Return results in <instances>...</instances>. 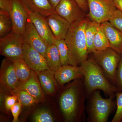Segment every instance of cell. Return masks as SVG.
Segmentation results:
<instances>
[{
    "mask_svg": "<svg viewBox=\"0 0 122 122\" xmlns=\"http://www.w3.org/2000/svg\"><path fill=\"white\" fill-rule=\"evenodd\" d=\"M85 93L81 83L75 82L63 92L59 98V106L66 122L78 120L84 117Z\"/></svg>",
    "mask_w": 122,
    "mask_h": 122,
    "instance_id": "6da1fadb",
    "label": "cell"
},
{
    "mask_svg": "<svg viewBox=\"0 0 122 122\" xmlns=\"http://www.w3.org/2000/svg\"><path fill=\"white\" fill-rule=\"evenodd\" d=\"M89 20L84 18L71 25L65 39L69 51L68 65L80 66L87 59L89 54L85 29Z\"/></svg>",
    "mask_w": 122,
    "mask_h": 122,
    "instance_id": "7a4b0ae2",
    "label": "cell"
},
{
    "mask_svg": "<svg viewBox=\"0 0 122 122\" xmlns=\"http://www.w3.org/2000/svg\"><path fill=\"white\" fill-rule=\"evenodd\" d=\"M81 66L87 94L100 90L110 97L113 98L114 93L117 91V88L110 82L102 68L93 58L87 59Z\"/></svg>",
    "mask_w": 122,
    "mask_h": 122,
    "instance_id": "3957f363",
    "label": "cell"
},
{
    "mask_svg": "<svg viewBox=\"0 0 122 122\" xmlns=\"http://www.w3.org/2000/svg\"><path fill=\"white\" fill-rule=\"evenodd\" d=\"M114 105L112 98H103L99 91H95L90 101L89 120L93 122H107Z\"/></svg>",
    "mask_w": 122,
    "mask_h": 122,
    "instance_id": "277c9868",
    "label": "cell"
},
{
    "mask_svg": "<svg viewBox=\"0 0 122 122\" xmlns=\"http://www.w3.org/2000/svg\"><path fill=\"white\" fill-rule=\"evenodd\" d=\"M121 55L110 47L93 53L94 60L102 68L107 77L115 83L117 68Z\"/></svg>",
    "mask_w": 122,
    "mask_h": 122,
    "instance_id": "5b68a950",
    "label": "cell"
},
{
    "mask_svg": "<svg viewBox=\"0 0 122 122\" xmlns=\"http://www.w3.org/2000/svg\"><path fill=\"white\" fill-rule=\"evenodd\" d=\"M24 44L22 36L12 31L0 38V54L13 61L22 58Z\"/></svg>",
    "mask_w": 122,
    "mask_h": 122,
    "instance_id": "8992f818",
    "label": "cell"
},
{
    "mask_svg": "<svg viewBox=\"0 0 122 122\" xmlns=\"http://www.w3.org/2000/svg\"><path fill=\"white\" fill-rule=\"evenodd\" d=\"M91 20L101 24L109 21L117 9L113 0H86Z\"/></svg>",
    "mask_w": 122,
    "mask_h": 122,
    "instance_id": "52a82bcc",
    "label": "cell"
},
{
    "mask_svg": "<svg viewBox=\"0 0 122 122\" xmlns=\"http://www.w3.org/2000/svg\"><path fill=\"white\" fill-rule=\"evenodd\" d=\"M0 81L1 86L5 90L17 95L20 86L16 75L13 61L6 58L2 61Z\"/></svg>",
    "mask_w": 122,
    "mask_h": 122,
    "instance_id": "ba28073f",
    "label": "cell"
},
{
    "mask_svg": "<svg viewBox=\"0 0 122 122\" xmlns=\"http://www.w3.org/2000/svg\"><path fill=\"white\" fill-rule=\"evenodd\" d=\"M12 23V31L23 36L29 20L28 12L19 0H10L8 10Z\"/></svg>",
    "mask_w": 122,
    "mask_h": 122,
    "instance_id": "9c48e42d",
    "label": "cell"
},
{
    "mask_svg": "<svg viewBox=\"0 0 122 122\" xmlns=\"http://www.w3.org/2000/svg\"><path fill=\"white\" fill-rule=\"evenodd\" d=\"M55 11L71 25L85 18V12L76 0H61Z\"/></svg>",
    "mask_w": 122,
    "mask_h": 122,
    "instance_id": "30bf717a",
    "label": "cell"
},
{
    "mask_svg": "<svg viewBox=\"0 0 122 122\" xmlns=\"http://www.w3.org/2000/svg\"><path fill=\"white\" fill-rule=\"evenodd\" d=\"M22 58L30 69L37 74L43 71L50 69L45 57L25 42Z\"/></svg>",
    "mask_w": 122,
    "mask_h": 122,
    "instance_id": "8fae6325",
    "label": "cell"
},
{
    "mask_svg": "<svg viewBox=\"0 0 122 122\" xmlns=\"http://www.w3.org/2000/svg\"><path fill=\"white\" fill-rule=\"evenodd\" d=\"M29 19L38 33L48 45L54 44L56 39L48 25L46 18L36 12L28 13Z\"/></svg>",
    "mask_w": 122,
    "mask_h": 122,
    "instance_id": "7c38bea8",
    "label": "cell"
},
{
    "mask_svg": "<svg viewBox=\"0 0 122 122\" xmlns=\"http://www.w3.org/2000/svg\"><path fill=\"white\" fill-rule=\"evenodd\" d=\"M22 37L25 43L45 56L48 44L39 35L33 24L29 19Z\"/></svg>",
    "mask_w": 122,
    "mask_h": 122,
    "instance_id": "4fadbf2b",
    "label": "cell"
},
{
    "mask_svg": "<svg viewBox=\"0 0 122 122\" xmlns=\"http://www.w3.org/2000/svg\"><path fill=\"white\" fill-rule=\"evenodd\" d=\"M46 18L56 39H65L71 24L56 13Z\"/></svg>",
    "mask_w": 122,
    "mask_h": 122,
    "instance_id": "5bb4252c",
    "label": "cell"
},
{
    "mask_svg": "<svg viewBox=\"0 0 122 122\" xmlns=\"http://www.w3.org/2000/svg\"><path fill=\"white\" fill-rule=\"evenodd\" d=\"M55 77L58 83L62 86L72 80L83 77L81 66L66 65L61 66L55 72Z\"/></svg>",
    "mask_w": 122,
    "mask_h": 122,
    "instance_id": "9a60e30c",
    "label": "cell"
},
{
    "mask_svg": "<svg viewBox=\"0 0 122 122\" xmlns=\"http://www.w3.org/2000/svg\"><path fill=\"white\" fill-rule=\"evenodd\" d=\"M20 90L28 92L38 102H43L45 99L37 74L32 70L29 78L21 86Z\"/></svg>",
    "mask_w": 122,
    "mask_h": 122,
    "instance_id": "2e32d148",
    "label": "cell"
},
{
    "mask_svg": "<svg viewBox=\"0 0 122 122\" xmlns=\"http://www.w3.org/2000/svg\"><path fill=\"white\" fill-rule=\"evenodd\" d=\"M28 12H36L46 17L55 13L48 0H19Z\"/></svg>",
    "mask_w": 122,
    "mask_h": 122,
    "instance_id": "e0dca14e",
    "label": "cell"
},
{
    "mask_svg": "<svg viewBox=\"0 0 122 122\" xmlns=\"http://www.w3.org/2000/svg\"><path fill=\"white\" fill-rule=\"evenodd\" d=\"M110 43V47L122 54V32L113 26L109 21L101 23Z\"/></svg>",
    "mask_w": 122,
    "mask_h": 122,
    "instance_id": "ac0fdd59",
    "label": "cell"
},
{
    "mask_svg": "<svg viewBox=\"0 0 122 122\" xmlns=\"http://www.w3.org/2000/svg\"><path fill=\"white\" fill-rule=\"evenodd\" d=\"M55 71L50 69L45 70L37 74L42 89L49 95L55 93L58 87V82L55 77Z\"/></svg>",
    "mask_w": 122,
    "mask_h": 122,
    "instance_id": "d6986e66",
    "label": "cell"
},
{
    "mask_svg": "<svg viewBox=\"0 0 122 122\" xmlns=\"http://www.w3.org/2000/svg\"><path fill=\"white\" fill-rule=\"evenodd\" d=\"M44 57L50 69L55 72L62 66L59 52L55 43L48 45Z\"/></svg>",
    "mask_w": 122,
    "mask_h": 122,
    "instance_id": "ffe728a7",
    "label": "cell"
},
{
    "mask_svg": "<svg viewBox=\"0 0 122 122\" xmlns=\"http://www.w3.org/2000/svg\"><path fill=\"white\" fill-rule=\"evenodd\" d=\"M13 61L16 75L21 87L29 78L32 70L22 58Z\"/></svg>",
    "mask_w": 122,
    "mask_h": 122,
    "instance_id": "44dd1931",
    "label": "cell"
},
{
    "mask_svg": "<svg viewBox=\"0 0 122 122\" xmlns=\"http://www.w3.org/2000/svg\"><path fill=\"white\" fill-rule=\"evenodd\" d=\"M93 47L94 53L103 51L110 48L109 40L101 24L99 25L94 38Z\"/></svg>",
    "mask_w": 122,
    "mask_h": 122,
    "instance_id": "7402d4cb",
    "label": "cell"
},
{
    "mask_svg": "<svg viewBox=\"0 0 122 122\" xmlns=\"http://www.w3.org/2000/svg\"><path fill=\"white\" fill-rule=\"evenodd\" d=\"M100 24L93 21L89 20L86 25L85 34L89 54L94 53L93 47L94 39Z\"/></svg>",
    "mask_w": 122,
    "mask_h": 122,
    "instance_id": "603a6c76",
    "label": "cell"
},
{
    "mask_svg": "<svg viewBox=\"0 0 122 122\" xmlns=\"http://www.w3.org/2000/svg\"><path fill=\"white\" fill-rule=\"evenodd\" d=\"M12 23L9 12L0 10V37H4L12 30Z\"/></svg>",
    "mask_w": 122,
    "mask_h": 122,
    "instance_id": "cb8c5ba5",
    "label": "cell"
},
{
    "mask_svg": "<svg viewBox=\"0 0 122 122\" xmlns=\"http://www.w3.org/2000/svg\"><path fill=\"white\" fill-rule=\"evenodd\" d=\"M55 44L59 52L62 66L68 65L69 51L65 39H56Z\"/></svg>",
    "mask_w": 122,
    "mask_h": 122,
    "instance_id": "d4e9b609",
    "label": "cell"
},
{
    "mask_svg": "<svg viewBox=\"0 0 122 122\" xmlns=\"http://www.w3.org/2000/svg\"><path fill=\"white\" fill-rule=\"evenodd\" d=\"M32 120L34 122H53L54 118L48 109L42 108L36 111L33 115Z\"/></svg>",
    "mask_w": 122,
    "mask_h": 122,
    "instance_id": "484cf974",
    "label": "cell"
},
{
    "mask_svg": "<svg viewBox=\"0 0 122 122\" xmlns=\"http://www.w3.org/2000/svg\"><path fill=\"white\" fill-rule=\"evenodd\" d=\"M17 97L18 102L24 106H31L38 102L28 92L24 90H20Z\"/></svg>",
    "mask_w": 122,
    "mask_h": 122,
    "instance_id": "4316f807",
    "label": "cell"
},
{
    "mask_svg": "<svg viewBox=\"0 0 122 122\" xmlns=\"http://www.w3.org/2000/svg\"><path fill=\"white\" fill-rule=\"evenodd\" d=\"M117 109L112 122H119L122 120V92L116 94Z\"/></svg>",
    "mask_w": 122,
    "mask_h": 122,
    "instance_id": "83f0119b",
    "label": "cell"
},
{
    "mask_svg": "<svg viewBox=\"0 0 122 122\" xmlns=\"http://www.w3.org/2000/svg\"><path fill=\"white\" fill-rule=\"evenodd\" d=\"M109 22L113 25L122 32V13L117 9L110 19Z\"/></svg>",
    "mask_w": 122,
    "mask_h": 122,
    "instance_id": "f1b7e54d",
    "label": "cell"
},
{
    "mask_svg": "<svg viewBox=\"0 0 122 122\" xmlns=\"http://www.w3.org/2000/svg\"><path fill=\"white\" fill-rule=\"evenodd\" d=\"M22 106L21 103L18 102L16 103L11 108L10 110L13 117V122H18V117L21 111Z\"/></svg>",
    "mask_w": 122,
    "mask_h": 122,
    "instance_id": "f546056e",
    "label": "cell"
},
{
    "mask_svg": "<svg viewBox=\"0 0 122 122\" xmlns=\"http://www.w3.org/2000/svg\"><path fill=\"white\" fill-rule=\"evenodd\" d=\"M118 88L122 91V54L116 72V83Z\"/></svg>",
    "mask_w": 122,
    "mask_h": 122,
    "instance_id": "4dcf8cb0",
    "label": "cell"
},
{
    "mask_svg": "<svg viewBox=\"0 0 122 122\" xmlns=\"http://www.w3.org/2000/svg\"><path fill=\"white\" fill-rule=\"evenodd\" d=\"M17 95H13L6 97L5 100V106L6 110L9 111L16 103Z\"/></svg>",
    "mask_w": 122,
    "mask_h": 122,
    "instance_id": "1f68e13d",
    "label": "cell"
},
{
    "mask_svg": "<svg viewBox=\"0 0 122 122\" xmlns=\"http://www.w3.org/2000/svg\"><path fill=\"white\" fill-rule=\"evenodd\" d=\"M10 0H0V10L8 12Z\"/></svg>",
    "mask_w": 122,
    "mask_h": 122,
    "instance_id": "d6a6232c",
    "label": "cell"
},
{
    "mask_svg": "<svg viewBox=\"0 0 122 122\" xmlns=\"http://www.w3.org/2000/svg\"><path fill=\"white\" fill-rule=\"evenodd\" d=\"M79 6L82 9L84 12L89 10L88 4L86 0H76Z\"/></svg>",
    "mask_w": 122,
    "mask_h": 122,
    "instance_id": "836d02e7",
    "label": "cell"
},
{
    "mask_svg": "<svg viewBox=\"0 0 122 122\" xmlns=\"http://www.w3.org/2000/svg\"><path fill=\"white\" fill-rule=\"evenodd\" d=\"M116 8L122 13V0H113Z\"/></svg>",
    "mask_w": 122,
    "mask_h": 122,
    "instance_id": "e575fe53",
    "label": "cell"
},
{
    "mask_svg": "<svg viewBox=\"0 0 122 122\" xmlns=\"http://www.w3.org/2000/svg\"><path fill=\"white\" fill-rule=\"evenodd\" d=\"M48 1L52 7L55 9L61 0H48Z\"/></svg>",
    "mask_w": 122,
    "mask_h": 122,
    "instance_id": "d590c367",
    "label": "cell"
}]
</instances>
